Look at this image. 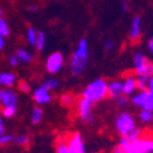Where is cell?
Listing matches in <instances>:
<instances>
[{
  "mask_svg": "<svg viewBox=\"0 0 153 153\" xmlns=\"http://www.w3.org/2000/svg\"><path fill=\"white\" fill-rule=\"evenodd\" d=\"M129 36L132 42H136L140 38V36H141V19H140V16H135L132 19Z\"/></svg>",
  "mask_w": 153,
  "mask_h": 153,
  "instance_id": "obj_12",
  "label": "cell"
},
{
  "mask_svg": "<svg viewBox=\"0 0 153 153\" xmlns=\"http://www.w3.org/2000/svg\"><path fill=\"white\" fill-rule=\"evenodd\" d=\"M42 119H43V110L39 107L33 108L32 114H31V121H32V124H34V125L39 124L42 121Z\"/></svg>",
  "mask_w": 153,
  "mask_h": 153,
  "instance_id": "obj_16",
  "label": "cell"
},
{
  "mask_svg": "<svg viewBox=\"0 0 153 153\" xmlns=\"http://www.w3.org/2000/svg\"><path fill=\"white\" fill-rule=\"evenodd\" d=\"M58 86H59V81L55 80V79H48L47 81H44V82L42 83V87L45 88V90L49 91V92L56 90Z\"/></svg>",
  "mask_w": 153,
  "mask_h": 153,
  "instance_id": "obj_19",
  "label": "cell"
},
{
  "mask_svg": "<svg viewBox=\"0 0 153 153\" xmlns=\"http://www.w3.org/2000/svg\"><path fill=\"white\" fill-rule=\"evenodd\" d=\"M143 136V132L140 130V129H137V127H135L134 130H131L129 134L126 135V137L129 138V141L130 142H135V141H138L140 138H141Z\"/></svg>",
  "mask_w": 153,
  "mask_h": 153,
  "instance_id": "obj_20",
  "label": "cell"
},
{
  "mask_svg": "<svg viewBox=\"0 0 153 153\" xmlns=\"http://www.w3.org/2000/svg\"><path fill=\"white\" fill-rule=\"evenodd\" d=\"M19 59H17V56L16 55H10L9 56V64H10V65L12 66V68H14V66H17L19 65Z\"/></svg>",
  "mask_w": 153,
  "mask_h": 153,
  "instance_id": "obj_30",
  "label": "cell"
},
{
  "mask_svg": "<svg viewBox=\"0 0 153 153\" xmlns=\"http://www.w3.org/2000/svg\"><path fill=\"white\" fill-rule=\"evenodd\" d=\"M127 9H129V5H127V3L124 0V1H121V10L123 11H127Z\"/></svg>",
  "mask_w": 153,
  "mask_h": 153,
  "instance_id": "obj_35",
  "label": "cell"
},
{
  "mask_svg": "<svg viewBox=\"0 0 153 153\" xmlns=\"http://www.w3.org/2000/svg\"><path fill=\"white\" fill-rule=\"evenodd\" d=\"M108 96V83L103 79H97L82 91V97L90 99L92 103L104 99Z\"/></svg>",
  "mask_w": 153,
  "mask_h": 153,
  "instance_id": "obj_2",
  "label": "cell"
},
{
  "mask_svg": "<svg viewBox=\"0 0 153 153\" xmlns=\"http://www.w3.org/2000/svg\"><path fill=\"white\" fill-rule=\"evenodd\" d=\"M64 66V56L61 53L55 52L50 54L45 61V69L50 74H58Z\"/></svg>",
  "mask_w": 153,
  "mask_h": 153,
  "instance_id": "obj_6",
  "label": "cell"
},
{
  "mask_svg": "<svg viewBox=\"0 0 153 153\" xmlns=\"http://www.w3.org/2000/svg\"><path fill=\"white\" fill-rule=\"evenodd\" d=\"M92 102L85 97L80 98L77 100V113L80 118L87 123V124H93L94 123V117L92 113Z\"/></svg>",
  "mask_w": 153,
  "mask_h": 153,
  "instance_id": "obj_4",
  "label": "cell"
},
{
  "mask_svg": "<svg viewBox=\"0 0 153 153\" xmlns=\"http://www.w3.org/2000/svg\"><path fill=\"white\" fill-rule=\"evenodd\" d=\"M114 47H115V43H114L111 39L105 41V43H104V49L107 50V52H110V50H113Z\"/></svg>",
  "mask_w": 153,
  "mask_h": 153,
  "instance_id": "obj_29",
  "label": "cell"
},
{
  "mask_svg": "<svg viewBox=\"0 0 153 153\" xmlns=\"http://www.w3.org/2000/svg\"><path fill=\"white\" fill-rule=\"evenodd\" d=\"M66 143L72 153H86L85 143L81 135L79 132H75L66 136Z\"/></svg>",
  "mask_w": 153,
  "mask_h": 153,
  "instance_id": "obj_7",
  "label": "cell"
},
{
  "mask_svg": "<svg viewBox=\"0 0 153 153\" xmlns=\"http://www.w3.org/2000/svg\"><path fill=\"white\" fill-rule=\"evenodd\" d=\"M151 153H153V136H152V140H151Z\"/></svg>",
  "mask_w": 153,
  "mask_h": 153,
  "instance_id": "obj_38",
  "label": "cell"
},
{
  "mask_svg": "<svg viewBox=\"0 0 153 153\" xmlns=\"http://www.w3.org/2000/svg\"><path fill=\"white\" fill-rule=\"evenodd\" d=\"M16 103H17V96L14 91L9 90V88L0 91V104L3 107L16 105Z\"/></svg>",
  "mask_w": 153,
  "mask_h": 153,
  "instance_id": "obj_9",
  "label": "cell"
},
{
  "mask_svg": "<svg viewBox=\"0 0 153 153\" xmlns=\"http://www.w3.org/2000/svg\"><path fill=\"white\" fill-rule=\"evenodd\" d=\"M19 88H20V91H22L25 93H28L31 91V86H30V83L27 81H21L19 83Z\"/></svg>",
  "mask_w": 153,
  "mask_h": 153,
  "instance_id": "obj_28",
  "label": "cell"
},
{
  "mask_svg": "<svg viewBox=\"0 0 153 153\" xmlns=\"http://www.w3.org/2000/svg\"><path fill=\"white\" fill-rule=\"evenodd\" d=\"M26 38H27L28 44L32 45V47H34V45H36V39H37V31H36L33 27H30V28L27 30Z\"/></svg>",
  "mask_w": 153,
  "mask_h": 153,
  "instance_id": "obj_22",
  "label": "cell"
},
{
  "mask_svg": "<svg viewBox=\"0 0 153 153\" xmlns=\"http://www.w3.org/2000/svg\"><path fill=\"white\" fill-rule=\"evenodd\" d=\"M1 120H3V119H1V117H0V121H1Z\"/></svg>",
  "mask_w": 153,
  "mask_h": 153,
  "instance_id": "obj_41",
  "label": "cell"
},
{
  "mask_svg": "<svg viewBox=\"0 0 153 153\" xmlns=\"http://www.w3.org/2000/svg\"><path fill=\"white\" fill-rule=\"evenodd\" d=\"M30 11H31V12H34V11H37V7H36V6H31V7H30Z\"/></svg>",
  "mask_w": 153,
  "mask_h": 153,
  "instance_id": "obj_39",
  "label": "cell"
},
{
  "mask_svg": "<svg viewBox=\"0 0 153 153\" xmlns=\"http://www.w3.org/2000/svg\"><path fill=\"white\" fill-rule=\"evenodd\" d=\"M33 98H34L37 104H48L49 102L52 100V96H50L49 91H47L42 86L38 87L33 92Z\"/></svg>",
  "mask_w": 153,
  "mask_h": 153,
  "instance_id": "obj_10",
  "label": "cell"
},
{
  "mask_svg": "<svg viewBox=\"0 0 153 153\" xmlns=\"http://www.w3.org/2000/svg\"><path fill=\"white\" fill-rule=\"evenodd\" d=\"M132 103L141 109L153 111V94L147 90L140 91L137 94L132 97Z\"/></svg>",
  "mask_w": 153,
  "mask_h": 153,
  "instance_id": "obj_5",
  "label": "cell"
},
{
  "mask_svg": "<svg viewBox=\"0 0 153 153\" xmlns=\"http://www.w3.org/2000/svg\"><path fill=\"white\" fill-rule=\"evenodd\" d=\"M16 81V76L12 72H1L0 74V85L5 86V87H10L15 83Z\"/></svg>",
  "mask_w": 153,
  "mask_h": 153,
  "instance_id": "obj_14",
  "label": "cell"
},
{
  "mask_svg": "<svg viewBox=\"0 0 153 153\" xmlns=\"http://www.w3.org/2000/svg\"><path fill=\"white\" fill-rule=\"evenodd\" d=\"M16 56H17L20 62H25V64H30L33 60L32 53H30L26 49H19L17 53H16Z\"/></svg>",
  "mask_w": 153,
  "mask_h": 153,
  "instance_id": "obj_15",
  "label": "cell"
},
{
  "mask_svg": "<svg viewBox=\"0 0 153 153\" xmlns=\"http://www.w3.org/2000/svg\"><path fill=\"white\" fill-rule=\"evenodd\" d=\"M149 65H151V62L146 59V56L143 54H141V53H136L135 54V56H134V66H135L136 75H143V74L149 75V72H148Z\"/></svg>",
  "mask_w": 153,
  "mask_h": 153,
  "instance_id": "obj_8",
  "label": "cell"
},
{
  "mask_svg": "<svg viewBox=\"0 0 153 153\" xmlns=\"http://www.w3.org/2000/svg\"><path fill=\"white\" fill-rule=\"evenodd\" d=\"M45 43H47V37L44 32H37V39H36V48L38 50H43L45 48Z\"/></svg>",
  "mask_w": 153,
  "mask_h": 153,
  "instance_id": "obj_18",
  "label": "cell"
},
{
  "mask_svg": "<svg viewBox=\"0 0 153 153\" xmlns=\"http://www.w3.org/2000/svg\"><path fill=\"white\" fill-rule=\"evenodd\" d=\"M4 134V125H3V120L0 121V135Z\"/></svg>",
  "mask_w": 153,
  "mask_h": 153,
  "instance_id": "obj_37",
  "label": "cell"
},
{
  "mask_svg": "<svg viewBox=\"0 0 153 153\" xmlns=\"http://www.w3.org/2000/svg\"><path fill=\"white\" fill-rule=\"evenodd\" d=\"M56 153H72L66 143V137L59 138L56 142Z\"/></svg>",
  "mask_w": 153,
  "mask_h": 153,
  "instance_id": "obj_17",
  "label": "cell"
},
{
  "mask_svg": "<svg viewBox=\"0 0 153 153\" xmlns=\"http://www.w3.org/2000/svg\"><path fill=\"white\" fill-rule=\"evenodd\" d=\"M118 103H119V105H126L127 104V98H126V96H120L119 98H118Z\"/></svg>",
  "mask_w": 153,
  "mask_h": 153,
  "instance_id": "obj_33",
  "label": "cell"
},
{
  "mask_svg": "<svg viewBox=\"0 0 153 153\" xmlns=\"http://www.w3.org/2000/svg\"><path fill=\"white\" fill-rule=\"evenodd\" d=\"M148 48H149V52L152 53V55H153V37L149 39V44H148Z\"/></svg>",
  "mask_w": 153,
  "mask_h": 153,
  "instance_id": "obj_36",
  "label": "cell"
},
{
  "mask_svg": "<svg viewBox=\"0 0 153 153\" xmlns=\"http://www.w3.org/2000/svg\"><path fill=\"white\" fill-rule=\"evenodd\" d=\"M16 114V105H6L3 107V115L5 118H12Z\"/></svg>",
  "mask_w": 153,
  "mask_h": 153,
  "instance_id": "obj_25",
  "label": "cell"
},
{
  "mask_svg": "<svg viewBox=\"0 0 153 153\" xmlns=\"http://www.w3.org/2000/svg\"><path fill=\"white\" fill-rule=\"evenodd\" d=\"M9 34H10V27H9L7 22L3 17H0V36L7 37Z\"/></svg>",
  "mask_w": 153,
  "mask_h": 153,
  "instance_id": "obj_24",
  "label": "cell"
},
{
  "mask_svg": "<svg viewBox=\"0 0 153 153\" xmlns=\"http://www.w3.org/2000/svg\"><path fill=\"white\" fill-rule=\"evenodd\" d=\"M108 96L118 99L120 96H123V82L119 80L111 81L108 83Z\"/></svg>",
  "mask_w": 153,
  "mask_h": 153,
  "instance_id": "obj_13",
  "label": "cell"
},
{
  "mask_svg": "<svg viewBox=\"0 0 153 153\" xmlns=\"http://www.w3.org/2000/svg\"><path fill=\"white\" fill-rule=\"evenodd\" d=\"M137 90L136 86V77L134 76H127V77L123 81V94L129 97L132 96Z\"/></svg>",
  "mask_w": 153,
  "mask_h": 153,
  "instance_id": "obj_11",
  "label": "cell"
},
{
  "mask_svg": "<svg viewBox=\"0 0 153 153\" xmlns=\"http://www.w3.org/2000/svg\"><path fill=\"white\" fill-rule=\"evenodd\" d=\"M4 47H5V37L0 36V50L4 49Z\"/></svg>",
  "mask_w": 153,
  "mask_h": 153,
  "instance_id": "obj_34",
  "label": "cell"
},
{
  "mask_svg": "<svg viewBox=\"0 0 153 153\" xmlns=\"http://www.w3.org/2000/svg\"><path fill=\"white\" fill-rule=\"evenodd\" d=\"M10 142H14V136L7 135V134L0 135V146L7 145V143H10Z\"/></svg>",
  "mask_w": 153,
  "mask_h": 153,
  "instance_id": "obj_27",
  "label": "cell"
},
{
  "mask_svg": "<svg viewBox=\"0 0 153 153\" xmlns=\"http://www.w3.org/2000/svg\"><path fill=\"white\" fill-rule=\"evenodd\" d=\"M111 153H126V151H125L124 147H121L120 145H118V146H115V147L113 148Z\"/></svg>",
  "mask_w": 153,
  "mask_h": 153,
  "instance_id": "obj_32",
  "label": "cell"
},
{
  "mask_svg": "<svg viewBox=\"0 0 153 153\" xmlns=\"http://www.w3.org/2000/svg\"><path fill=\"white\" fill-rule=\"evenodd\" d=\"M140 120H141L143 124H149L153 120V111L142 109L141 113H140Z\"/></svg>",
  "mask_w": 153,
  "mask_h": 153,
  "instance_id": "obj_21",
  "label": "cell"
},
{
  "mask_svg": "<svg viewBox=\"0 0 153 153\" xmlns=\"http://www.w3.org/2000/svg\"><path fill=\"white\" fill-rule=\"evenodd\" d=\"M74 102H75V98L70 93H65V94H62L60 97V103L62 105H65V107H71L74 104Z\"/></svg>",
  "mask_w": 153,
  "mask_h": 153,
  "instance_id": "obj_23",
  "label": "cell"
},
{
  "mask_svg": "<svg viewBox=\"0 0 153 153\" xmlns=\"http://www.w3.org/2000/svg\"><path fill=\"white\" fill-rule=\"evenodd\" d=\"M115 127H117V131L121 136H126L131 130H134L136 127L135 119L129 113H121L119 114L115 120Z\"/></svg>",
  "mask_w": 153,
  "mask_h": 153,
  "instance_id": "obj_3",
  "label": "cell"
},
{
  "mask_svg": "<svg viewBox=\"0 0 153 153\" xmlns=\"http://www.w3.org/2000/svg\"><path fill=\"white\" fill-rule=\"evenodd\" d=\"M28 137L26 135H20V136H16L14 137V143L19 145V146H26L28 143Z\"/></svg>",
  "mask_w": 153,
  "mask_h": 153,
  "instance_id": "obj_26",
  "label": "cell"
},
{
  "mask_svg": "<svg viewBox=\"0 0 153 153\" xmlns=\"http://www.w3.org/2000/svg\"><path fill=\"white\" fill-rule=\"evenodd\" d=\"M88 62V42L82 38L80 39L77 48H76L74 55L70 59V69L74 75H81Z\"/></svg>",
  "mask_w": 153,
  "mask_h": 153,
  "instance_id": "obj_1",
  "label": "cell"
},
{
  "mask_svg": "<svg viewBox=\"0 0 153 153\" xmlns=\"http://www.w3.org/2000/svg\"><path fill=\"white\" fill-rule=\"evenodd\" d=\"M147 91L153 94V75L149 76V79L147 81Z\"/></svg>",
  "mask_w": 153,
  "mask_h": 153,
  "instance_id": "obj_31",
  "label": "cell"
},
{
  "mask_svg": "<svg viewBox=\"0 0 153 153\" xmlns=\"http://www.w3.org/2000/svg\"><path fill=\"white\" fill-rule=\"evenodd\" d=\"M3 15V10H1V7H0V16Z\"/></svg>",
  "mask_w": 153,
  "mask_h": 153,
  "instance_id": "obj_40",
  "label": "cell"
}]
</instances>
